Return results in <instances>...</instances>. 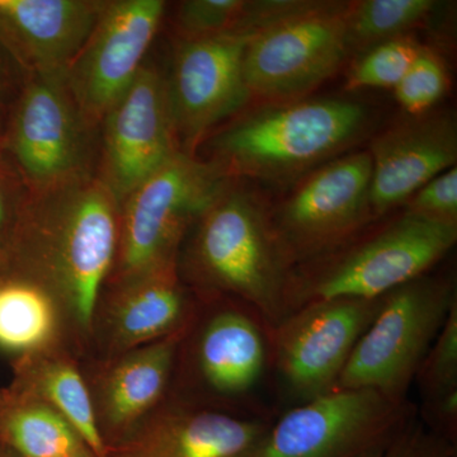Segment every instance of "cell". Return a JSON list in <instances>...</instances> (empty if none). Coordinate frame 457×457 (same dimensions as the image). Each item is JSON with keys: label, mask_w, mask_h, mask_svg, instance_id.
I'll return each mask as SVG.
<instances>
[{"label": "cell", "mask_w": 457, "mask_h": 457, "mask_svg": "<svg viewBox=\"0 0 457 457\" xmlns=\"http://www.w3.org/2000/svg\"><path fill=\"white\" fill-rule=\"evenodd\" d=\"M120 204L97 176L29 194L5 248L7 273L55 300L74 352L93 324L119 245Z\"/></svg>", "instance_id": "cell-1"}, {"label": "cell", "mask_w": 457, "mask_h": 457, "mask_svg": "<svg viewBox=\"0 0 457 457\" xmlns=\"http://www.w3.org/2000/svg\"><path fill=\"white\" fill-rule=\"evenodd\" d=\"M293 266L273 228L270 209L239 179H228L183 240V284L245 303L273 329L287 315Z\"/></svg>", "instance_id": "cell-2"}, {"label": "cell", "mask_w": 457, "mask_h": 457, "mask_svg": "<svg viewBox=\"0 0 457 457\" xmlns=\"http://www.w3.org/2000/svg\"><path fill=\"white\" fill-rule=\"evenodd\" d=\"M371 112L343 98L267 102L204 141L206 161L230 179L297 182L368 137Z\"/></svg>", "instance_id": "cell-3"}, {"label": "cell", "mask_w": 457, "mask_h": 457, "mask_svg": "<svg viewBox=\"0 0 457 457\" xmlns=\"http://www.w3.org/2000/svg\"><path fill=\"white\" fill-rule=\"evenodd\" d=\"M457 242V228L407 212L369 236L296 267L286 294L287 314L332 299H380L440 263Z\"/></svg>", "instance_id": "cell-4"}, {"label": "cell", "mask_w": 457, "mask_h": 457, "mask_svg": "<svg viewBox=\"0 0 457 457\" xmlns=\"http://www.w3.org/2000/svg\"><path fill=\"white\" fill-rule=\"evenodd\" d=\"M228 179L212 162L179 152L144 180L120 206L119 245L106 285L179 263L189 228Z\"/></svg>", "instance_id": "cell-5"}, {"label": "cell", "mask_w": 457, "mask_h": 457, "mask_svg": "<svg viewBox=\"0 0 457 457\" xmlns=\"http://www.w3.org/2000/svg\"><path fill=\"white\" fill-rule=\"evenodd\" d=\"M2 146L29 194L97 174L99 126L83 112L66 73L26 78Z\"/></svg>", "instance_id": "cell-6"}, {"label": "cell", "mask_w": 457, "mask_h": 457, "mask_svg": "<svg viewBox=\"0 0 457 457\" xmlns=\"http://www.w3.org/2000/svg\"><path fill=\"white\" fill-rule=\"evenodd\" d=\"M456 303L455 278L442 273H426L385 295L335 389H370L407 400L409 386Z\"/></svg>", "instance_id": "cell-7"}, {"label": "cell", "mask_w": 457, "mask_h": 457, "mask_svg": "<svg viewBox=\"0 0 457 457\" xmlns=\"http://www.w3.org/2000/svg\"><path fill=\"white\" fill-rule=\"evenodd\" d=\"M370 189L368 152L347 153L297 180L278 209H270L294 270L332 253L375 221Z\"/></svg>", "instance_id": "cell-8"}, {"label": "cell", "mask_w": 457, "mask_h": 457, "mask_svg": "<svg viewBox=\"0 0 457 457\" xmlns=\"http://www.w3.org/2000/svg\"><path fill=\"white\" fill-rule=\"evenodd\" d=\"M348 3L312 0L254 36L245 56L252 97L263 104L303 98L332 78L350 56Z\"/></svg>", "instance_id": "cell-9"}, {"label": "cell", "mask_w": 457, "mask_h": 457, "mask_svg": "<svg viewBox=\"0 0 457 457\" xmlns=\"http://www.w3.org/2000/svg\"><path fill=\"white\" fill-rule=\"evenodd\" d=\"M408 400L370 389H333L270 423L257 457H359L416 413Z\"/></svg>", "instance_id": "cell-10"}, {"label": "cell", "mask_w": 457, "mask_h": 457, "mask_svg": "<svg viewBox=\"0 0 457 457\" xmlns=\"http://www.w3.org/2000/svg\"><path fill=\"white\" fill-rule=\"evenodd\" d=\"M258 33L234 31L179 40L165 84L180 152L196 155L216 126L253 99L245 83V56Z\"/></svg>", "instance_id": "cell-11"}, {"label": "cell", "mask_w": 457, "mask_h": 457, "mask_svg": "<svg viewBox=\"0 0 457 457\" xmlns=\"http://www.w3.org/2000/svg\"><path fill=\"white\" fill-rule=\"evenodd\" d=\"M383 297L308 303L270 329L273 362L288 392L302 403L332 392Z\"/></svg>", "instance_id": "cell-12"}, {"label": "cell", "mask_w": 457, "mask_h": 457, "mask_svg": "<svg viewBox=\"0 0 457 457\" xmlns=\"http://www.w3.org/2000/svg\"><path fill=\"white\" fill-rule=\"evenodd\" d=\"M179 152L165 75L155 66L144 65L102 120L96 176L121 206Z\"/></svg>", "instance_id": "cell-13"}, {"label": "cell", "mask_w": 457, "mask_h": 457, "mask_svg": "<svg viewBox=\"0 0 457 457\" xmlns=\"http://www.w3.org/2000/svg\"><path fill=\"white\" fill-rule=\"evenodd\" d=\"M163 0H106L95 29L66 71L75 99L101 126L137 79L163 21Z\"/></svg>", "instance_id": "cell-14"}, {"label": "cell", "mask_w": 457, "mask_h": 457, "mask_svg": "<svg viewBox=\"0 0 457 457\" xmlns=\"http://www.w3.org/2000/svg\"><path fill=\"white\" fill-rule=\"evenodd\" d=\"M196 312L179 263L106 285L99 297L92 345L104 360L159 341L192 323Z\"/></svg>", "instance_id": "cell-15"}, {"label": "cell", "mask_w": 457, "mask_h": 457, "mask_svg": "<svg viewBox=\"0 0 457 457\" xmlns=\"http://www.w3.org/2000/svg\"><path fill=\"white\" fill-rule=\"evenodd\" d=\"M371 159V198L375 220L383 218L437 177L456 167L457 123L449 111L427 112L394 123L376 135Z\"/></svg>", "instance_id": "cell-16"}, {"label": "cell", "mask_w": 457, "mask_h": 457, "mask_svg": "<svg viewBox=\"0 0 457 457\" xmlns=\"http://www.w3.org/2000/svg\"><path fill=\"white\" fill-rule=\"evenodd\" d=\"M194 323L195 319L165 338L102 361L88 384L108 453L163 404L180 348Z\"/></svg>", "instance_id": "cell-17"}, {"label": "cell", "mask_w": 457, "mask_h": 457, "mask_svg": "<svg viewBox=\"0 0 457 457\" xmlns=\"http://www.w3.org/2000/svg\"><path fill=\"white\" fill-rule=\"evenodd\" d=\"M270 427L261 418L164 400L108 457H257Z\"/></svg>", "instance_id": "cell-18"}, {"label": "cell", "mask_w": 457, "mask_h": 457, "mask_svg": "<svg viewBox=\"0 0 457 457\" xmlns=\"http://www.w3.org/2000/svg\"><path fill=\"white\" fill-rule=\"evenodd\" d=\"M106 0H0V42L29 75L66 73Z\"/></svg>", "instance_id": "cell-19"}, {"label": "cell", "mask_w": 457, "mask_h": 457, "mask_svg": "<svg viewBox=\"0 0 457 457\" xmlns=\"http://www.w3.org/2000/svg\"><path fill=\"white\" fill-rule=\"evenodd\" d=\"M249 311L239 306L218 309L204 320L195 341L196 374L204 386L220 398L248 395L266 370L270 336L262 329L263 321L258 323L260 317Z\"/></svg>", "instance_id": "cell-20"}, {"label": "cell", "mask_w": 457, "mask_h": 457, "mask_svg": "<svg viewBox=\"0 0 457 457\" xmlns=\"http://www.w3.org/2000/svg\"><path fill=\"white\" fill-rule=\"evenodd\" d=\"M11 386L46 403L79 433L96 456L108 457L96 420L88 380L71 347L60 345L16 360Z\"/></svg>", "instance_id": "cell-21"}, {"label": "cell", "mask_w": 457, "mask_h": 457, "mask_svg": "<svg viewBox=\"0 0 457 457\" xmlns=\"http://www.w3.org/2000/svg\"><path fill=\"white\" fill-rule=\"evenodd\" d=\"M60 345L71 348L64 318L53 296L29 279L12 273L2 276L0 350L18 360Z\"/></svg>", "instance_id": "cell-22"}, {"label": "cell", "mask_w": 457, "mask_h": 457, "mask_svg": "<svg viewBox=\"0 0 457 457\" xmlns=\"http://www.w3.org/2000/svg\"><path fill=\"white\" fill-rule=\"evenodd\" d=\"M0 442L21 457H68L90 451L64 417L12 386L0 392Z\"/></svg>", "instance_id": "cell-23"}, {"label": "cell", "mask_w": 457, "mask_h": 457, "mask_svg": "<svg viewBox=\"0 0 457 457\" xmlns=\"http://www.w3.org/2000/svg\"><path fill=\"white\" fill-rule=\"evenodd\" d=\"M416 380L423 396L420 418L457 445V303L432 343Z\"/></svg>", "instance_id": "cell-24"}, {"label": "cell", "mask_w": 457, "mask_h": 457, "mask_svg": "<svg viewBox=\"0 0 457 457\" xmlns=\"http://www.w3.org/2000/svg\"><path fill=\"white\" fill-rule=\"evenodd\" d=\"M441 3L435 0H360L348 3V50L354 55L381 42L411 35L428 23Z\"/></svg>", "instance_id": "cell-25"}, {"label": "cell", "mask_w": 457, "mask_h": 457, "mask_svg": "<svg viewBox=\"0 0 457 457\" xmlns=\"http://www.w3.org/2000/svg\"><path fill=\"white\" fill-rule=\"evenodd\" d=\"M423 45L413 35L381 42L356 55L352 62L345 89H394L408 73Z\"/></svg>", "instance_id": "cell-26"}, {"label": "cell", "mask_w": 457, "mask_h": 457, "mask_svg": "<svg viewBox=\"0 0 457 457\" xmlns=\"http://www.w3.org/2000/svg\"><path fill=\"white\" fill-rule=\"evenodd\" d=\"M249 0H185L176 12L179 40H197L245 29Z\"/></svg>", "instance_id": "cell-27"}, {"label": "cell", "mask_w": 457, "mask_h": 457, "mask_svg": "<svg viewBox=\"0 0 457 457\" xmlns=\"http://www.w3.org/2000/svg\"><path fill=\"white\" fill-rule=\"evenodd\" d=\"M447 89L449 74L446 66L440 55L423 46L394 92L409 116H420L431 112Z\"/></svg>", "instance_id": "cell-28"}, {"label": "cell", "mask_w": 457, "mask_h": 457, "mask_svg": "<svg viewBox=\"0 0 457 457\" xmlns=\"http://www.w3.org/2000/svg\"><path fill=\"white\" fill-rule=\"evenodd\" d=\"M359 457H457V447L427 426L416 411L389 440Z\"/></svg>", "instance_id": "cell-29"}, {"label": "cell", "mask_w": 457, "mask_h": 457, "mask_svg": "<svg viewBox=\"0 0 457 457\" xmlns=\"http://www.w3.org/2000/svg\"><path fill=\"white\" fill-rule=\"evenodd\" d=\"M405 212L435 224L457 228V170L456 167L418 189L407 204Z\"/></svg>", "instance_id": "cell-30"}, {"label": "cell", "mask_w": 457, "mask_h": 457, "mask_svg": "<svg viewBox=\"0 0 457 457\" xmlns=\"http://www.w3.org/2000/svg\"><path fill=\"white\" fill-rule=\"evenodd\" d=\"M27 196L22 182L0 170V249L4 253Z\"/></svg>", "instance_id": "cell-31"}, {"label": "cell", "mask_w": 457, "mask_h": 457, "mask_svg": "<svg viewBox=\"0 0 457 457\" xmlns=\"http://www.w3.org/2000/svg\"><path fill=\"white\" fill-rule=\"evenodd\" d=\"M26 78V74L0 42V106H4L12 97L17 98Z\"/></svg>", "instance_id": "cell-32"}, {"label": "cell", "mask_w": 457, "mask_h": 457, "mask_svg": "<svg viewBox=\"0 0 457 457\" xmlns=\"http://www.w3.org/2000/svg\"><path fill=\"white\" fill-rule=\"evenodd\" d=\"M0 457H21L16 451L11 449L7 445L0 442Z\"/></svg>", "instance_id": "cell-33"}, {"label": "cell", "mask_w": 457, "mask_h": 457, "mask_svg": "<svg viewBox=\"0 0 457 457\" xmlns=\"http://www.w3.org/2000/svg\"><path fill=\"white\" fill-rule=\"evenodd\" d=\"M7 273V258L3 249H0V278Z\"/></svg>", "instance_id": "cell-34"}, {"label": "cell", "mask_w": 457, "mask_h": 457, "mask_svg": "<svg viewBox=\"0 0 457 457\" xmlns=\"http://www.w3.org/2000/svg\"><path fill=\"white\" fill-rule=\"evenodd\" d=\"M4 106H0V144L3 145V139H4L5 130L3 129V116H2V108Z\"/></svg>", "instance_id": "cell-35"}, {"label": "cell", "mask_w": 457, "mask_h": 457, "mask_svg": "<svg viewBox=\"0 0 457 457\" xmlns=\"http://www.w3.org/2000/svg\"><path fill=\"white\" fill-rule=\"evenodd\" d=\"M68 457H97L92 451H84L82 453H78V455L68 456Z\"/></svg>", "instance_id": "cell-36"}]
</instances>
